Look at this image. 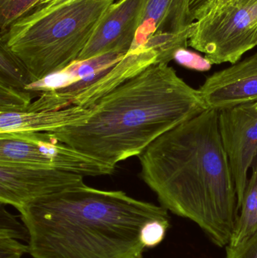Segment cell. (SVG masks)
<instances>
[{"mask_svg":"<svg viewBox=\"0 0 257 258\" xmlns=\"http://www.w3.org/2000/svg\"><path fill=\"white\" fill-rule=\"evenodd\" d=\"M138 158L140 177L160 206L197 224L217 247L229 245L238 198L218 110L208 109L165 132Z\"/></svg>","mask_w":257,"mask_h":258,"instance_id":"cell-1","label":"cell"},{"mask_svg":"<svg viewBox=\"0 0 257 258\" xmlns=\"http://www.w3.org/2000/svg\"><path fill=\"white\" fill-rule=\"evenodd\" d=\"M18 212L33 258H144L143 226L170 221L162 206L84 183L38 199Z\"/></svg>","mask_w":257,"mask_h":258,"instance_id":"cell-2","label":"cell"},{"mask_svg":"<svg viewBox=\"0 0 257 258\" xmlns=\"http://www.w3.org/2000/svg\"><path fill=\"white\" fill-rule=\"evenodd\" d=\"M206 110L199 89L172 67L154 63L101 98L81 123L43 133L116 168Z\"/></svg>","mask_w":257,"mask_h":258,"instance_id":"cell-3","label":"cell"},{"mask_svg":"<svg viewBox=\"0 0 257 258\" xmlns=\"http://www.w3.org/2000/svg\"><path fill=\"white\" fill-rule=\"evenodd\" d=\"M115 0H80L1 34L30 70L35 84L63 72L78 60L98 23Z\"/></svg>","mask_w":257,"mask_h":258,"instance_id":"cell-4","label":"cell"},{"mask_svg":"<svg viewBox=\"0 0 257 258\" xmlns=\"http://www.w3.org/2000/svg\"><path fill=\"white\" fill-rule=\"evenodd\" d=\"M189 46L211 64L239 61L257 46V0L220 8L195 21Z\"/></svg>","mask_w":257,"mask_h":258,"instance_id":"cell-5","label":"cell"},{"mask_svg":"<svg viewBox=\"0 0 257 258\" xmlns=\"http://www.w3.org/2000/svg\"><path fill=\"white\" fill-rule=\"evenodd\" d=\"M157 63V54L144 46L128 51L114 64L95 71L68 84L42 90L28 111L57 110L70 106L93 107L101 98L128 79Z\"/></svg>","mask_w":257,"mask_h":258,"instance_id":"cell-6","label":"cell"},{"mask_svg":"<svg viewBox=\"0 0 257 258\" xmlns=\"http://www.w3.org/2000/svg\"><path fill=\"white\" fill-rule=\"evenodd\" d=\"M0 165L59 170L84 177L110 175L115 167L103 163L43 132L0 134Z\"/></svg>","mask_w":257,"mask_h":258,"instance_id":"cell-7","label":"cell"},{"mask_svg":"<svg viewBox=\"0 0 257 258\" xmlns=\"http://www.w3.org/2000/svg\"><path fill=\"white\" fill-rule=\"evenodd\" d=\"M219 128L236 188L239 209L247 174L257 157V110L255 102L219 111Z\"/></svg>","mask_w":257,"mask_h":258,"instance_id":"cell-8","label":"cell"},{"mask_svg":"<svg viewBox=\"0 0 257 258\" xmlns=\"http://www.w3.org/2000/svg\"><path fill=\"white\" fill-rule=\"evenodd\" d=\"M75 173L20 165H0V203L19 211L42 197L84 184Z\"/></svg>","mask_w":257,"mask_h":258,"instance_id":"cell-9","label":"cell"},{"mask_svg":"<svg viewBox=\"0 0 257 258\" xmlns=\"http://www.w3.org/2000/svg\"><path fill=\"white\" fill-rule=\"evenodd\" d=\"M146 0H119L112 3L77 61L107 53L126 54L131 50Z\"/></svg>","mask_w":257,"mask_h":258,"instance_id":"cell-10","label":"cell"},{"mask_svg":"<svg viewBox=\"0 0 257 258\" xmlns=\"http://www.w3.org/2000/svg\"><path fill=\"white\" fill-rule=\"evenodd\" d=\"M208 109L220 110L257 100V52L217 71L199 89Z\"/></svg>","mask_w":257,"mask_h":258,"instance_id":"cell-11","label":"cell"},{"mask_svg":"<svg viewBox=\"0 0 257 258\" xmlns=\"http://www.w3.org/2000/svg\"><path fill=\"white\" fill-rule=\"evenodd\" d=\"M194 22L190 0H146L131 50L141 47L154 34L180 33Z\"/></svg>","mask_w":257,"mask_h":258,"instance_id":"cell-12","label":"cell"},{"mask_svg":"<svg viewBox=\"0 0 257 258\" xmlns=\"http://www.w3.org/2000/svg\"><path fill=\"white\" fill-rule=\"evenodd\" d=\"M91 107L70 106L57 110L0 113V134L47 132L81 123L87 119Z\"/></svg>","mask_w":257,"mask_h":258,"instance_id":"cell-13","label":"cell"},{"mask_svg":"<svg viewBox=\"0 0 257 258\" xmlns=\"http://www.w3.org/2000/svg\"><path fill=\"white\" fill-rule=\"evenodd\" d=\"M229 246L237 247L257 234V157L252 166Z\"/></svg>","mask_w":257,"mask_h":258,"instance_id":"cell-14","label":"cell"},{"mask_svg":"<svg viewBox=\"0 0 257 258\" xmlns=\"http://www.w3.org/2000/svg\"><path fill=\"white\" fill-rule=\"evenodd\" d=\"M35 83L25 63L6 44L0 42V86L27 89Z\"/></svg>","mask_w":257,"mask_h":258,"instance_id":"cell-15","label":"cell"},{"mask_svg":"<svg viewBox=\"0 0 257 258\" xmlns=\"http://www.w3.org/2000/svg\"><path fill=\"white\" fill-rule=\"evenodd\" d=\"M193 24L188 30L180 33H156L149 37L142 46L153 50L157 54V63H166L175 59L177 51L189 47Z\"/></svg>","mask_w":257,"mask_h":258,"instance_id":"cell-16","label":"cell"},{"mask_svg":"<svg viewBox=\"0 0 257 258\" xmlns=\"http://www.w3.org/2000/svg\"><path fill=\"white\" fill-rule=\"evenodd\" d=\"M42 91L33 89H18L0 86V113L24 112L28 109L35 97Z\"/></svg>","mask_w":257,"mask_h":258,"instance_id":"cell-17","label":"cell"},{"mask_svg":"<svg viewBox=\"0 0 257 258\" xmlns=\"http://www.w3.org/2000/svg\"><path fill=\"white\" fill-rule=\"evenodd\" d=\"M40 0H0L1 34L20 18L27 15Z\"/></svg>","mask_w":257,"mask_h":258,"instance_id":"cell-18","label":"cell"},{"mask_svg":"<svg viewBox=\"0 0 257 258\" xmlns=\"http://www.w3.org/2000/svg\"><path fill=\"white\" fill-rule=\"evenodd\" d=\"M78 1L80 0H40L27 15L15 21L10 27H21L28 25L50 12Z\"/></svg>","mask_w":257,"mask_h":258,"instance_id":"cell-19","label":"cell"},{"mask_svg":"<svg viewBox=\"0 0 257 258\" xmlns=\"http://www.w3.org/2000/svg\"><path fill=\"white\" fill-rule=\"evenodd\" d=\"M0 236L21 239L28 242L29 233L24 224L18 222L17 218L9 213L1 204L0 209Z\"/></svg>","mask_w":257,"mask_h":258,"instance_id":"cell-20","label":"cell"},{"mask_svg":"<svg viewBox=\"0 0 257 258\" xmlns=\"http://www.w3.org/2000/svg\"><path fill=\"white\" fill-rule=\"evenodd\" d=\"M170 227V221L153 220L143 226L141 231L142 243L146 248H152L159 245L165 237Z\"/></svg>","mask_w":257,"mask_h":258,"instance_id":"cell-21","label":"cell"},{"mask_svg":"<svg viewBox=\"0 0 257 258\" xmlns=\"http://www.w3.org/2000/svg\"><path fill=\"white\" fill-rule=\"evenodd\" d=\"M174 60L184 68L201 72L210 71L212 66L205 57H202L193 51H189L187 48H183L177 51Z\"/></svg>","mask_w":257,"mask_h":258,"instance_id":"cell-22","label":"cell"},{"mask_svg":"<svg viewBox=\"0 0 257 258\" xmlns=\"http://www.w3.org/2000/svg\"><path fill=\"white\" fill-rule=\"evenodd\" d=\"M29 254L28 245H24L16 239L0 236V258H21Z\"/></svg>","mask_w":257,"mask_h":258,"instance_id":"cell-23","label":"cell"},{"mask_svg":"<svg viewBox=\"0 0 257 258\" xmlns=\"http://www.w3.org/2000/svg\"><path fill=\"white\" fill-rule=\"evenodd\" d=\"M224 258H257V234L237 247H226Z\"/></svg>","mask_w":257,"mask_h":258,"instance_id":"cell-24","label":"cell"},{"mask_svg":"<svg viewBox=\"0 0 257 258\" xmlns=\"http://www.w3.org/2000/svg\"><path fill=\"white\" fill-rule=\"evenodd\" d=\"M252 1H253V0H208L207 4L205 5V7L203 8L202 12L199 14L196 21L204 18L208 14L217 10L220 8L229 6H243V5L247 4V3Z\"/></svg>","mask_w":257,"mask_h":258,"instance_id":"cell-25","label":"cell"},{"mask_svg":"<svg viewBox=\"0 0 257 258\" xmlns=\"http://www.w3.org/2000/svg\"><path fill=\"white\" fill-rule=\"evenodd\" d=\"M208 2V0H190V10L195 21Z\"/></svg>","mask_w":257,"mask_h":258,"instance_id":"cell-26","label":"cell"},{"mask_svg":"<svg viewBox=\"0 0 257 258\" xmlns=\"http://www.w3.org/2000/svg\"><path fill=\"white\" fill-rule=\"evenodd\" d=\"M255 107H256L257 110V100L256 101H255Z\"/></svg>","mask_w":257,"mask_h":258,"instance_id":"cell-27","label":"cell"}]
</instances>
